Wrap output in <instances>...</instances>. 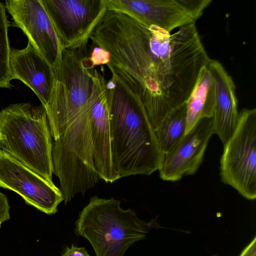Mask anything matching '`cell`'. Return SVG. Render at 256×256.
<instances>
[{
  "label": "cell",
  "mask_w": 256,
  "mask_h": 256,
  "mask_svg": "<svg viewBox=\"0 0 256 256\" xmlns=\"http://www.w3.org/2000/svg\"><path fill=\"white\" fill-rule=\"evenodd\" d=\"M90 38L110 53L106 66L112 74L140 98L156 131L174 108L149 52L142 24L126 14L107 10Z\"/></svg>",
  "instance_id": "6da1fadb"
},
{
  "label": "cell",
  "mask_w": 256,
  "mask_h": 256,
  "mask_svg": "<svg viewBox=\"0 0 256 256\" xmlns=\"http://www.w3.org/2000/svg\"><path fill=\"white\" fill-rule=\"evenodd\" d=\"M106 84L110 146L120 178L150 175L158 170L164 155L140 99L117 76Z\"/></svg>",
  "instance_id": "7a4b0ae2"
},
{
  "label": "cell",
  "mask_w": 256,
  "mask_h": 256,
  "mask_svg": "<svg viewBox=\"0 0 256 256\" xmlns=\"http://www.w3.org/2000/svg\"><path fill=\"white\" fill-rule=\"evenodd\" d=\"M75 226V235L86 238L96 256H124L132 244L160 226L156 219L145 222L134 210L122 208L119 200L97 196L80 212Z\"/></svg>",
  "instance_id": "3957f363"
},
{
  "label": "cell",
  "mask_w": 256,
  "mask_h": 256,
  "mask_svg": "<svg viewBox=\"0 0 256 256\" xmlns=\"http://www.w3.org/2000/svg\"><path fill=\"white\" fill-rule=\"evenodd\" d=\"M0 149L53 183L52 142L41 104H11L0 112Z\"/></svg>",
  "instance_id": "277c9868"
},
{
  "label": "cell",
  "mask_w": 256,
  "mask_h": 256,
  "mask_svg": "<svg viewBox=\"0 0 256 256\" xmlns=\"http://www.w3.org/2000/svg\"><path fill=\"white\" fill-rule=\"evenodd\" d=\"M91 49L88 41L62 50L60 64L54 70L52 94L46 112L54 140L91 102L96 70L90 59Z\"/></svg>",
  "instance_id": "5b68a950"
},
{
  "label": "cell",
  "mask_w": 256,
  "mask_h": 256,
  "mask_svg": "<svg viewBox=\"0 0 256 256\" xmlns=\"http://www.w3.org/2000/svg\"><path fill=\"white\" fill-rule=\"evenodd\" d=\"M92 99L52 144L53 174L59 178L65 204L100 180L93 166V137L89 118Z\"/></svg>",
  "instance_id": "8992f818"
},
{
  "label": "cell",
  "mask_w": 256,
  "mask_h": 256,
  "mask_svg": "<svg viewBox=\"0 0 256 256\" xmlns=\"http://www.w3.org/2000/svg\"><path fill=\"white\" fill-rule=\"evenodd\" d=\"M220 176L224 184L249 200L256 198V110L244 108L238 124L224 145Z\"/></svg>",
  "instance_id": "52a82bcc"
},
{
  "label": "cell",
  "mask_w": 256,
  "mask_h": 256,
  "mask_svg": "<svg viewBox=\"0 0 256 256\" xmlns=\"http://www.w3.org/2000/svg\"><path fill=\"white\" fill-rule=\"evenodd\" d=\"M53 26L62 50L88 41L102 18L106 0H40Z\"/></svg>",
  "instance_id": "ba28073f"
},
{
  "label": "cell",
  "mask_w": 256,
  "mask_h": 256,
  "mask_svg": "<svg viewBox=\"0 0 256 256\" xmlns=\"http://www.w3.org/2000/svg\"><path fill=\"white\" fill-rule=\"evenodd\" d=\"M173 85L171 94L174 108L186 103L202 69L210 60L195 22L180 28L170 36Z\"/></svg>",
  "instance_id": "9c48e42d"
},
{
  "label": "cell",
  "mask_w": 256,
  "mask_h": 256,
  "mask_svg": "<svg viewBox=\"0 0 256 256\" xmlns=\"http://www.w3.org/2000/svg\"><path fill=\"white\" fill-rule=\"evenodd\" d=\"M0 186L14 191L26 204L50 215L56 214L64 200L61 190L54 183L0 149Z\"/></svg>",
  "instance_id": "30bf717a"
},
{
  "label": "cell",
  "mask_w": 256,
  "mask_h": 256,
  "mask_svg": "<svg viewBox=\"0 0 256 256\" xmlns=\"http://www.w3.org/2000/svg\"><path fill=\"white\" fill-rule=\"evenodd\" d=\"M5 7L14 25L23 31L28 42L55 70L60 62L62 50L40 0H7Z\"/></svg>",
  "instance_id": "8fae6325"
},
{
  "label": "cell",
  "mask_w": 256,
  "mask_h": 256,
  "mask_svg": "<svg viewBox=\"0 0 256 256\" xmlns=\"http://www.w3.org/2000/svg\"><path fill=\"white\" fill-rule=\"evenodd\" d=\"M214 134L212 118L198 121L178 144L164 154L158 170L160 178L164 180L176 182L194 174L203 160Z\"/></svg>",
  "instance_id": "7c38bea8"
},
{
  "label": "cell",
  "mask_w": 256,
  "mask_h": 256,
  "mask_svg": "<svg viewBox=\"0 0 256 256\" xmlns=\"http://www.w3.org/2000/svg\"><path fill=\"white\" fill-rule=\"evenodd\" d=\"M106 84L104 76L96 70L89 118L94 138V170L100 180L112 183L120 178L112 159Z\"/></svg>",
  "instance_id": "4fadbf2b"
},
{
  "label": "cell",
  "mask_w": 256,
  "mask_h": 256,
  "mask_svg": "<svg viewBox=\"0 0 256 256\" xmlns=\"http://www.w3.org/2000/svg\"><path fill=\"white\" fill-rule=\"evenodd\" d=\"M107 10L126 14L146 26L169 33L195 22L177 0H106Z\"/></svg>",
  "instance_id": "5bb4252c"
},
{
  "label": "cell",
  "mask_w": 256,
  "mask_h": 256,
  "mask_svg": "<svg viewBox=\"0 0 256 256\" xmlns=\"http://www.w3.org/2000/svg\"><path fill=\"white\" fill-rule=\"evenodd\" d=\"M10 66L12 80L28 86L46 111L50 102L54 82V70L30 42L21 50L11 51Z\"/></svg>",
  "instance_id": "9a60e30c"
},
{
  "label": "cell",
  "mask_w": 256,
  "mask_h": 256,
  "mask_svg": "<svg viewBox=\"0 0 256 256\" xmlns=\"http://www.w3.org/2000/svg\"><path fill=\"white\" fill-rule=\"evenodd\" d=\"M215 85V103L212 116L214 134L224 145L236 130L239 117L236 86L223 66L218 60H210L208 64Z\"/></svg>",
  "instance_id": "2e32d148"
},
{
  "label": "cell",
  "mask_w": 256,
  "mask_h": 256,
  "mask_svg": "<svg viewBox=\"0 0 256 256\" xmlns=\"http://www.w3.org/2000/svg\"><path fill=\"white\" fill-rule=\"evenodd\" d=\"M215 103V85L208 64L201 70L186 104L187 134L204 118H212Z\"/></svg>",
  "instance_id": "e0dca14e"
},
{
  "label": "cell",
  "mask_w": 256,
  "mask_h": 256,
  "mask_svg": "<svg viewBox=\"0 0 256 256\" xmlns=\"http://www.w3.org/2000/svg\"><path fill=\"white\" fill-rule=\"evenodd\" d=\"M186 104L173 109L155 131L162 153H168L183 138L186 130Z\"/></svg>",
  "instance_id": "ac0fdd59"
},
{
  "label": "cell",
  "mask_w": 256,
  "mask_h": 256,
  "mask_svg": "<svg viewBox=\"0 0 256 256\" xmlns=\"http://www.w3.org/2000/svg\"><path fill=\"white\" fill-rule=\"evenodd\" d=\"M5 6L0 2V88H10L12 80L10 59V49L8 36L10 22Z\"/></svg>",
  "instance_id": "d6986e66"
},
{
  "label": "cell",
  "mask_w": 256,
  "mask_h": 256,
  "mask_svg": "<svg viewBox=\"0 0 256 256\" xmlns=\"http://www.w3.org/2000/svg\"><path fill=\"white\" fill-rule=\"evenodd\" d=\"M184 10L196 21L204 10L212 2V0H177Z\"/></svg>",
  "instance_id": "ffe728a7"
},
{
  "label": "cell",
  "mask_w": 256,
  "mask_h": 256,
  "mask_svg": "<svg viewBox=\"0 0 256 256\" xmlns=\"http://www.w3.org/2000/svg\"><path fill=\"white\" fill-rule=\"evenodd\" d=\"M91 46L90 59L93 64L95 66L102 64L106 65L110 59V53L93 43Z\"/></svg>",
  "instance_id": "44dd1931"
},
{
  "label": "cell",
  "mask_w": 256,
  "mask_h": 256,
  "mask_svg": "<svg viewBox=\"0 0 256 256\" xmlns=\"http://www.w3.org/2000/svg\"><path fill=\"white\" fill-rule=\"evenodd\" d=\"M10 208L6 196L0 192V228L3 222L10 220Z\"/></svg>",
  "instance_id": "7402d4cb"
},
{
  "label": "cell",
  "mask_w": 256,
  "mask_h": 256,
  "mask_svg": "<svg viewBox=\"0 0 256 256\" xmlns=\"http://www.w3.org/2000/svg\"><path fill=\"white\" fill-rule=\"evenodd\" d=\"M61 256H90L84 247H78L72 244L66 246Z\"/></svg>",
  "instance_id": "603a6c76"
},
{
  "label": "cell",
  "mask_w": 256,
  "mask_h": 256,
  "mask_svg": "<svg viewBox=\"0 0 256 256\" xmlns=\"http://www.w3.org/2000/svg\"><path fill=\"white\" fill-rule=\"evenodd\" d=\"M256 238L244 249L240 256H256Z\"/></svg>",
  "instance_id": "cb8c5ba5"
},
{
  "label": "cell",
  "mask_w": 256,
  "mask_h": 256,
  "mask_svg": "<svg viewBox=\"0 0 256 256\" xmlns=\"http://www.w3.org/2000/svg\"></svg>",
  "instance_id": "d4e9b609"
},
{
  "label": "cell",
  "mask_w": 256,
  "mask_h": 256,
  "mask_svg": "<svg viewBox=\"0 0 256 256\" xmlns=\"http://www.w3.org/2000/svg\"></svg>",
  "instance_id": "484cf974"
}]
</instances>
